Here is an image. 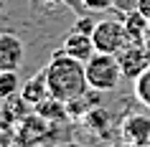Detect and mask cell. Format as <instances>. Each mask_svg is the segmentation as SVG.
<instances>
[{
  "instance_id": "obj_1",
  "label": "cell",
  "mask_w": 150,
  "mask_h": 147,
  "mask_svg": "<svg viewBox=\"0 0 150 147\" xmlns=\"http://www.w3.org/2000/svg\"><path fill=\"white\" fill-rule=\"evenodd\" d=\"M46 81H48V91L51 96L61 101H74L84 96L89 91V81H87V66L79 58H71L69 53H64L61 48L54 51L51 61L46 63Z\"/></svg>"
},
{
  "instance_id": "obj_2",
  "label": "cell",
  "mask_w": 150,
  "mask_h": 147,
  "mask_svg": "<svg viewBox=\"0 0 150 147\" xmlns=\"http://www.w3.org/2000/svg\"><path fill=\"white\" fill-rule=\"evenodd\" d=\"M84 66H87V81L92 91H99V94L112 91L125 79L117 56H112V53H94Z\"/></svg>"
},
{
  "instance_id": "obj_3",
  "label": "cell",
  "mask_w": 150,
  "mask_h": 147,
  "mask_svg": "<svg viewBox=\"0 0 150 147\" xmlns=\"http://www.w3.org/2000/svg\"><path fill=\"white\" fill-rule=\"evenodd\" d=\"M92 41H94L97 53H112V56H117L125 46H130L125 23L122 20H115V18L99 20L94 25V31H92Z\"/></svg>"
},
{
  "instance_id": "obj_4",
  "label": "cell",
  "mask_w": 150,
  "mask_h": 147,
  "mask_svg": "<svg viewBox=\"0 0 150 147\" xmlns=\"http://www.w3.org/2000/svg\"><path fill=\"white\" fill-rule=\"evenodd\" d=\"M51 134V122L41 114H25L16 127V145L21 147H36Z\"/></svg>"
},
{
  "instance_id": "obj_5",
  "label": "cell",
  "mask_w": 150,
  "mask_h": 147,
  "mask_svg": "<svg viewBox=\"0 0 150 147\" xmlns=\"http://www.w3.org/2000/svg\"><path fill=\"white\" fill-rule=\"evenodd\" d=\"M117 61H120V69H122V76L125 79H137L142 71L150 69V53L142 43H130L125 46L122 51L117 53Z\"/></svg>"
},
{
  "instance_id": "obj_6",
  "label": "cell",
  "mask_w": 150,
  "mask_h": 147,
  "mask_svg": "<svg viewBox=\"0 0 150 147\" xmlns=\"http://www.w3.org/2000/svg\"><path fill=\"white\" fill-rule=\"evenodd\" d=\"M120 137L127 145H150V117L148 114H127L120 124Z\"/></svg>"
},
{
  "instance_id": "obj_7",
  "label": "cell",
  "mask_w": 150,
  "mask_h": 147,
  "mask_svg": "<svg viewBox=\"0 0 150 147\" xmlns=\"http://www.w3.org/2000/svg\"><path fill=\"white\" fill-rule=\"evenodd\" d=\"M23 53V41L16 33H0V71H18Z\"/></svg>"
},
{
  "instance_id": "obj_8",
  "label": "cell",
  "mask_w": 150,
  "mask_h": 147,
  "mask_svg": "<svg viewBox=\"0 0 150 147\" xmlns=\"http://www.w3.org/2000/svg\"><path fill=\"white\" fill-rule=\"evenodd\" d=\"M64 53H69L71 58H79V61L87 63L92 56L97 53L94 48V41H92V33H84V31H74L66 33V38H64V46H61Z\"/></svg>"
},
{
  "instance_id": "obj_9",
  "label": "cell",
  "mask_w": 150,
  "mask_h": 147,
  "mask_svg": "<svg viewBox=\"0 0 150 147\" xmlns=\"http://www.w3.org/2000/svg\"><path fill=\"white\" fill-rule=\"evenodd\" d=\"M21 96H23L31 107H36L38 101H43L46 96H51V91H48V81H46V69L36 71V74L21 86Z\"/></svg>"
},
{
  "instance_id": "obj_10",
  "label": "cell",
  "mask_w": 150,
  "mask_h": 147,
  "mask_svg": "<svg viewBox=\"0 0 150 147\" xmlns=\"http://www.w3.org/2000/svg\"><path fill=\"white\" fill-rule=\"evenodd\" d=\"M33 109H36V114H41L43 119H48L51 124L71 119V117H69V107H66V101L56 99V96H46V99L38 101V104H36Z\"/></svg>"
},
{
  "instance_id": "obj_11",
  "label": "cell",
  "mask_w": 150,
  "mask_h": 147,
  "mask_svg": "<svg viewBox=\"0 0 150 147\" xmlns=\"http://www.w3.org/2000/svg\"><path fill=\"white\" fill-rule=\"evenodd\" d=\"M122 23H125V31H127V38L130 43H142L145 41V31H148L150 20L142 15L140 10H130L122 15Z\"/></svg>"
},
{
  "instance_id": "obj_12",
  "label": "cell",
  "mask_w": 150,
  "mask_h": 147,
  "mask_svg": "<svg viewBox=\"0 0 150 147\" xmlns=\"http://www.w3.org/2000/svg\"><path fill=\"white\" fill-rule=\"evenodd\" d=\"M28 101L21 96V94H13L10 99H5L3 101V112H0V119H5L8 124H16V122H21L25 114H28Z\"/></svg>"
},
{
  "instance_id": "obj_13",
  "label": "cell",
  "mask_w": 150,
  "mask_h": 147,
  "mask_svg": "<svg viewBox=\"0 0 150 147\" xmlns=\"http://www.w3.org/2000/svg\"><path fill=\"white\" fill-rule=\"evenodd\" d=\"M81 122H84V127H87L89 132L102 134V132H107V127H110V112H104L102 107H94V109H89L87 114L81 117Z\"/></svg>"
},
{
  "instance_id": "obj_14",
  "label": "cell",
  "mask_w": 150,
  "mask_h": 147,
  "mask_svg": "<svg viewBox=\"0 0 150 147\" xmlns=\"http://www.w3.org/2000/svg\"><path fill=\"white\" fill-rule=\"evenodd\" d=\"M18 94V74L16 71H0V101Z\"/></svg>"
},
{
  "instance_id": "obj_15",
  "label": "cell",
  "mask_w": 150,
  "mask_h": 147,
  "mask_svg": "<svg viewBox=\"0 0 150 147\" xmlns=\"http://www.w3.org/2000/svg\"><path fill=\"white\" fill-rule=\"evenodd\" d=\"M135 96H137V101L142 107L150 109V69L142 71L140 76L135 79Z\"/></svg>"
},
{
  "instance_id": "obj_16",
  "label": "cell",
  "mask_w": 150,
  "mask_h": 147,
  "mask_svg": "<svg viewBox=\"0 0 150 147\" xmlns=\"http://www.w3.org/2000/svg\"><path fill=\"white\" fill-rule=\"evenodd\" d=\"M13 142H16L13 124H8L5 119H0V147H13Z\"/></svg>"
},
{
  "instance_id": "obj_17",
  "label": "cell",
  "mask_w": 150,
  "mask_h": 147,
  "mask_svg": "<svg viewBox=\"0 0 150 147\" xmlns=\"http://www.w3.org/2000/svg\"><path fill=\"white\" fill-rule=\"evenodd\" d=\"M81 5L87 10H94V13H102V10L115 8V0H81Z\"/></svg>"
},
{
  "instance_id": "obj_18",
  "label": "cell",
  "mask_w": 150,
  "mask_h": 147,
  "mask_svg": "<svg viewBox=\"0 0 150 147\" xmlns=\"http://www.w3.org/2000/svg\"><path fill=\"white\" fill-rule=\"evenodd\" d=\"M115 10L120 15H125L130 10H137V0H115Z\"/></svg>"
},
{
  "instance_id": "obj_19",
  "label": "cell",
  "mask_w": 150,
  "mask_h": 147,
  "mask_svg": "<svg viewBox=\"0 0 150 147\" xmlns=\"http://www.w3.org/2000/svg\"><path fill=\"white\" fill-rule=\"evenodd\" d=\"M94 25H97V23H92L89 18H79L74 28H76V31H84V33H92V31H94Z\"/></svg>"
},
{
  "instance_id": "obj_20",
  "label": "cell",
  "mask_w": 150,
  "mask_h": 147,
  "mask_svg": "<svg viewBox=\"0 0 150 147\" xmlns=\"http://www.w3.org/2000/svg\"><path fill=\"white\" fill-rule=\"evenodd\" d=\"M137 10L150 20V0H137Z\"/></svg>"
},
{
  "instance_id": "obj_21",
  "label": "cell",
  "mask_w": 150,
  "mask_h": 147,
  "mask_svg": "<svg viewBox=\"0 0 150 147\" xmlns=\"http://www.w3.org/2000/svg\"><path fill=\"white\" fill-rule=\"evenodd\" d=\"M142 46L148 48V53H150V25H148V31H145V41H142Z\"/></svg>"
},
{
  "instance_id": "obj_22",
  "label": "cell",
  "mask_w": 150,
  "mask_h": 147,
  "mask_svg": "<svg viewBox=\"0 0 150 147\" xmlns=\"http://www.w3.org/2000/svg\"><path fill=\"white\" fill-rule=\"evenodd\" d=\"M56 147H84V145H79V142H59Z\"/></svg>"
},
{
  "instance_id": "obj_23",
  "label": "cell",
  "mask_w": 150,
  "mask_h": 147,
  "mask_svg": "<svg viewBox=\"0 0 150 147\" xmlns=\"http://www.w3.org/2000/svg\"><path fill=\"white\" fill-rule=\"evenodd\" d=\"M46 3H51V5H59V3H66V0H46Z\"/></svg>"
},
{
  "instance_id": "obj_24",
  "label": "cell",
  "mask_w": 150,
  "mask_h": 147,
  "mask_svg": "<svg viewBox=\"0 0 150 147\" xmlns=\"http://www.w3.org/2000/svg\"><path fill=\"white\" fill-rule=\"evenodd\" d=\"M0 112H3V101H0Z\"/></svg>"
}]
</instances>
